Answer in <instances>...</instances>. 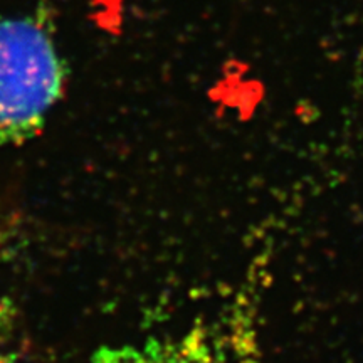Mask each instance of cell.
I'll list each match as a JSON object with an SVG mask.
<instances>
[{
    "mask_svg": "<svg viewBox=\"0 0 363 363\" xmlns=\"http://www.w3.org/2000/svg\"><path fill=\"white\" fill-rule=\"evenodd\" d=\"M65 66L34 17L0 19V148L24 142L61 98Z\"/></svg>",
    "mask_w": 363,
    "mask_h": 363,
    "instance_id": "6da1fadb",
    "label": "cell"
},
{
    "mask_svg": "<svg viewBox=\"0 0 363 363\" xmlns=\"http://www.w3.org/2000/svg\"><path fill=\"white\" fill-rule=\"evenodd\" d=\"M17 242V230L12 220L0 212V261L12 254L13 246Z\"/></svg>",
    "mask_w": 363,
    "mask_h": 363,
    "instance_id": "3957f363",
    "label": "cell"
},
{
    "mask_svg": "<svg viewBox=\"0 0 363 363\" xmlns=\"http://www.w3.org/2000/svg\"><path fill=\"white\" fill-rule=\"evenodd\" d=\"M0 363H38V362H33L29 360V358L17 355V353H7V355L0 357Z\"/></svg>",
    "mask_w": 363,
    "mask_h": 363,
    "instance_id": "277c9868",
    "label": "cell"
},
{
    "mask_svg": "<svg viewBox=\"0 0 363 363\" xmlns=\"http://www.w3.org/2000/svg\"><path fill=\"white\" fill-rule=\"evenodd\" d=\"M89 363H216V358L201 335L187 333L99 348Z\"/></svg>",
    "mask_w": 363,
    "mask_h": 363,
    "instance_id": "7a4b0ae2",
    "label": "cell"
}]
</instances>
